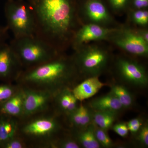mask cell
I'll return each mask as SVG.
<instances>
[{"label":"cell","instance_id":"10","mask_svg":"<svg viewBox=\"0 0 148 148\" xmlns=\"http://www.w3.org/2000/svg\"><path fill=\"white\" fill-rule=\"evenodd\" d=\"M51 92L46 90H24L22 116H29L42 110L47 107Z\"/></svg>","mask_w":148,"mask_h":148},{"label":"cell","instance_id":"8","mask_svg":"<svg viewBox=\"0 0 148 148\" xmlns=\"http://www.w3.org/2000/svg\"><path fill=\"white\" fill-rule=\"evenodd\" d=\"M116 46L126 52L139 56H147L148 43L137 32L123 30L119 32L114 39Z\"/></svg>","mask_w":148,"mask_h":148},{"label":"cell","instance_id":"5","mask_svg":"<svg viewBox=\"0 0 148 148\" xmlns=\"http://www.w3.org/2000/svg\"><path fill=\"white\" fill-rule=\"evenodd\" d=\"M73 59L77 69L90 77L98 76L107 66L109 56L103 49L90 46L80 49Z\"/></svg>","mask_w":148,"mask_h":148},{"label":"cell","instance_id":"23","mask_svg":"<svg viewBox=\"0 0 148 148\" xmlns=\"http://www.w3.org/2000/svg\"><path fill=\"white\" fill-rule=\"evenodd\" d=\"M132 18L136 24L142 26L147 25L148 23V11L142 10L136 11L132 14Z\"/></svg>","mask_w":148,"mask_h":148},{"label":"cell","instance_id":"11","mask_svg":"<svg viewBox=\"0 0 148 148\" xmlns=\"http://www.w3.org/2000/svg\"><path fill=\"white\" fill-rule=\"evenodd\" d=\"M58 128V124L51 118H41L35 120L26 125L23 132L30 136H46L55 132Z\"/></svg>","mask_w":148,"mask_h":148},{"label":"cell","instance_id":"12","mask_svg":"<svg viewBox=\"0 0 148 148\" xmlns=\"http://www.w3.org/2000/svg\"><path fill=\"white\" fill-rule=\"evenodd\" d=\"M106 85L101 82L98 76L90 77L77 85L72 91L78 101H83L94 96Z\"/></svg>","mask_w":148,"mask_h":148},{"label":"cell","instance_id":"25","mask_svg":"<svg viewBox=\"0 0 148 148\" xmlns=\"http://www.w3.org/2000/svg\"><path fill=\"white\" fill-rule=\"evenodd\" d=\"M5 148H22L25 147L24 142L18 138H12L1 146Z\"/></svg>","mask_w":148,"mask_h":148},{"label":"cell","instance_id":"16","mask_svg":"<svg viewBox=\"0 0 148 148\" xmlns=\"http://www.w3.org/2000/svg\"><path fill=\"white\" fill-rule=\"evenodd\" d=\"M57 102L59 108L69 115L78 108L77 101L72 90L64 88L57 92Z\"/></svg>","mask_w":148,"mask_h":148},{"label":"cell","instance_id":"3","mask_svg":"<svg viewBox=\"0 0 148 148\" xmlns=\"http://www.w3.org/2000/svg\"><path fill=\"white\" fill-rule=\"evenodd\" d=\"M9 44L26 69L50 61L60 53L36 35L14 38Z\"/></svg>","mask_w":148,"mask_h":148},{"label":"cell","instance_id":"19","mask_svg":"<svg viewBox=\"0 0 148 148\" xmlns=\"http://www.w3.org/2000/svg\"><path fill=\"white\" fill-rule=\"evenodd\" d=\"M116 114L110 112L95 111L92 113V121L96 126L106 131L112 126Z\"/></svg>","mask_w":148,"mask_h":148},{"label":"cell","instance_id":"1","mask_svg":"<svg viewBox=\"0 0 148 148\" xmlns=\"http://www.w3.org/2000/svg\"><path fill=\"white\" fill-rule=\"evenodd\" d=\"M32 7L36 35L60 52L72 42L76 13L73 0H27Z\"/></svg>","mask_w":148,"mask_h":148},{"label":"cell","instance_id":"22","mask_svg":"<svg viewBox=\"0 0 148 148\" xmlns=\"http://www.w3.org/2000/svg\"><path fill=\"white\" fill-rule=\"evenodd\" d=\"M16 91L13 86L9 85H0V104L8 100Z\"/></svg>","mask_w":148,"mask_h":148},{"label":"cell","instance_id":"30","mask_svg":"<svg viewBox=\"0 0 148 148\" xmlns=\"http://www.w3.org/2000/svg\"><path fill=\"white\" fill-rule=\"evenodd\" d=\"M9 29L6 26H0V45L6 42L8 37Z\"/></svg>","mask_w":148,"mask_h":148},{"label":"cell","instance_id":"34","mask_svg":"<svg viewBox=\"0 0 148 148\" xmlns=\"http://www.w3.org/2000/svg\"><path fill=\"white\" fill-rule=\"evenodd\" d=\"M7 1H8V0H7Z\"/></svg>","mask_w":148,"mask_h":148},{"label":"cell","instance_id":"33","mask_svg":"<svg viewBox=\"0 0 148 148\" xmlns=\"http://www.w3.org/2000/svg\"><path fill=\"white\" fill-rule=\"evenodd\" d=\"M146 42L148 43V32L147 30H140L137 32Z\"/></svg>","mask_w":148,"mask_h":148},{"label":"cell","instance_id":"26","mask_svg":"<svg viewBox=\"0 0 148 148\" xmlns=\"http://www.w3.org/2000/svg\"><path fill=\"white\" fill-rule=\"evenodd\" d=\"M113 130L122 137H125L129 131L127 123H119L113 126Z\"/></svg>","mask_w":148,"mask_h":148},{"label":"cell","instance_id":"6","mask_svg":"<svg viewBox=\"0 0 148 148\" xmlns=\"http://www.w3.org/2000/svg\"><path fill=\"white\" fill-rule=\"evenodd\" d=\"M17 56L9 44L0 45V79H17L24 70Z\"/></svg>","mask_w":148,"mask_h":148},{"label":"cell","instance_id":"31","mask_svg":"<svg viewBox=\"0 0 148 148\" xmlns=\"http://www.w3.org/2000/svg\"><path fill=\"white\" fill-rule=\"evenodd\" d=\"M134 5L138 9L145 8L148 7V0H134Z\"/></svg>","mask_w":148,"mask_h":148},{"label":"cell","instance_id":"24","mask_svg":"<svg viewBox=\"0 0 148 148\" xmlns=\"http://www.w3.org/2000/svg\"><path fill=\"white\" fill-rule=\"evenodd\" d=\"M82 114L81 127L84 128L88 125L90 124V123L92 121V113L87 107L83 105H80L79 106Z\"/></svg>","mask_w":148,"mask_h":148},{"label":"cell","instance_id":"13","mask_svg":"<svg viewBox=\"0 0 148 148\" xmlns=\"http://www.w3.org/2000/svg\"><path fill=\"white\" fill-rule=\"evenodd\" d=\"M24 90H17L13 96L0 104V115L5 116H22L24 108Z\"/></svg>","mask_w":148,"mask_h":148},{"label":"cell","instance_id":"29","mask_svg":"<svg viewBox=\"0 0 148 148\" xmlns=\"http://www.w3.org/2000/svg\"><path fill=\"white\" fill-rule=\"evenodd\" d=\"M113 8L116 10H120L124 8L127 0H110Z\"/></svg>","mask_w":148,"mask_h":148},{"label":"cell","instance_id":"7","mask_svg":"<svg viewBox=\"0 0 148 148\" xmlns=\"http://www.w3.org/2000/svg\"><path fill=\"white\" fill-rule=\"evenodd\" d=\"M117 67L120 77L126 82L142 87L148 84V76L145 70L136 61L121 58L118 61Z\"/></svg>","mask_w":148,"mask_h":148},{"label":"cell","instance_id":"21","mask_svg":"<svg viewBox=\"0 0 148 148\" xmlns=\"http://www.w3.org/2000/svg\"><path fill=\"white\" fill-rule=\"evenodd\" d=\"M95 137L100 145L105 148H110L113 145V142L106 133V131L99 127H95Z\"/></svg>","mask_w":148,"mask_h":148},{"label":"cell","instance_id":"15","mask_svg":"<svg viewBox=\"0 0 148 148\" xmlns=\"http://www.w3.org/2000/svg\"><path fill=\"white\" fill-rule=\"evenodd\" d=\"M94 110L117 114L123 108L117 98L110 92L107 95L93 99L90 103Z\"/></svg>","mask_w":148,"mask_h":148},{"label":"cell","instance_id":"18","mask_svg":"<svg viewBox=\"0 0 148 148\" xmlns=\"http://www.w3.org/2000/svg\"><path fill=\"white\" fill-rule=\"evenodd\" d=\"M95 125L90 124L79 132L77 140L85 148H99L101 145L95 137Z\"/></svg>","mask_w":148,"mask_h":148},{"label":"cell","instance_id":"28","mask_svg":"<svg viewBox=\"0 0 148 148\" xmlns=\"http://www.w3.org/2000/svg\"><path fill=\"white\" fill-rule=\"evenodd\" d=\"M58 147L62 148H79V145L77 142L72 139H66L60 142Z\"/></svg>","mask_w":148,"mask_h":148},{"label":"cell","instance_id":"17","mask_svg":"<svg viewBox=\"0 0 148 148\" xmlns=\"http://www.w3.org/2000/svg\"><path fill=\"white\" fill-rule=\"evenodd\" d=\"M0 116V146L14 137L17 126L13 120L7 118L6 116Z\"/></svg>","mask_w":148,"mask_h":148},{"label":"cell","instance_id":"32","mask_svg":"<svg viewBox=\"0 0 148 148\" xmlns=\"http://www.w3.org/2000/svg\"><path fill=\"white\" fill-rule=\"evenodd\" d=\"M142 125V122H140L130 127H128V130L132 133H136L140 130Z\"/></svg>","mask_w":148,"mask_h":148},{"label":"cell","instance_id":"4","mask_svg":"<svg viewBox=\"0 0 148 148\" xmlns=\"http://www.w3.org/2000/svg\"><path fill=\"white\" fill-rule=\"evenodd\" d=\"M4 12L6 26L13 33L14 38L36 34L34 16L27 0H8Z\"/></svg>","mask_w":148,"mask_h":148},{"label":"cell","instance_id":"2","mask_svg":"<svg viewBox=\"0 0 148 148\" xmlns=\"http://www.w3.org/2000/svg\"><path fill=\"white\" fill-rule=\"evenodd\" d=\"M77 68L73 59L60 54L50 61L22 71L20 81L58 92L73 80Z\"/></svg>","mask_w":148,"mask_h":148},{"label":"cell","instance_id":"20","mask_svg":"<svg viewBox=\"0 0 148 148\" xmlns=\"http://www.w3.org/2000/svg\"><path fill=\"white\" fill-rule=\"evenodd\" d=\"M110 92L117 98L123 108H130L133 104V97L126 88L120 85H114L111 87Z\"/></svg>","mask_w":148,"mask_h":148},{"label":"cell","instance_id":"14","mask_svg":"<svg viewBox=\"0 0 148 148\" xmlns=\"http://www.w3.org/2000/svg\"><path fill=\"white\" fill-rule=\"evenodd\" d=\"M85 9L87 17L93 23L103 24L110 21L108 11L100 0H88Z\"/></svg>","mask_w":148,"mask_h":148},{"label":"cell","instance_id":"9","mask_svg":"<svg viewBox=\"0 0 148 148\" xmlns=\"http://www.w3.org/2000/svg\"><path fill=\"white\" fill-rule=\"evenodd\" d=\"M115 31L114 29L104 28L95 23L86 24L76 31L71 43L77 49L86 43L105 39Z\"/></svg>","mask_w":148,"mask_h":148},{"label":"cell","instance_id":"27","mask_svg":"<svg viewBox=\"0 0 148 148\" xmlns=\"http://www.w3.org/2000/svg\"><path fill=\"white\" fill-rule=\"evenodd\" d=\"M139 135V140L143 146L146 147L148 146V126L145 124L140 128Z\"/></svg>","mask_w":148,"mask_h":148}]
</instances>
